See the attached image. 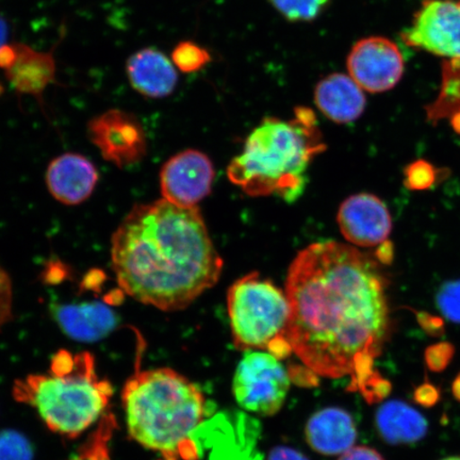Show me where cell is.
<instances>
[{
  "mask_svg": "<svg viewBox=\"0 0 460 460\" xmlns=\"http://www.w3.org/2000/svg\"><path fill=\"white\" fill-rule=\"evenodd\" d=\"M285 292L292 354L316 376L349 377L369 404L386 398L391 384L376 369L390 325L377 261L348 244L316 243L290 264Z\"/></svg>",
  "mask_w": 460,
  "mask_h": 460,
  "instance_id": "obj_1",
  "label": "cell"
},
{
  "mask_svg": "<svg viewBox=\"0 0 460 460\" xmlns=\"http://www.w3.org/2000/svg\"><path fill=\"white\" fill-rule=\"evenodd\" d=\"M111 261L126 295L163 312L189 307L223 270L198 207L164 199L132 207L112 234Z\"/></svg>",
  "mask_w": 460,
  "mask_h": 460,
  "instance_id": "obj_2",
  "label": "cell"
},
{
  "mask_svg": "<svg viewBox=\"0 0 460 460\" xmlns=\"http://www.w3.org/2000/svg\"><path fill=\"white\" fill-rule=\"evenodd\" d=\"M129 436L164 460H198L194 438L203 425L206 402L201 391L168 367L137 371L122 394Z\"/></svg>",
  "mask_w": 460,
  "mask_h": 460,
  "instance_id": "obj_3",
  "label": "cell"
},
{
  "mask_svg": "<svg viewBox=\"0 0 460 460\" xmlns=\"http://www.w3.org/2000/svg\"><path fill=\"white\" fill-rule=\"evenodd\" d=\"M325 148L314 111L300 107L295 119L267 118L252 131L228 165V180L250 197L276 195L292 203L306 187L310 163Z\"/></svg>",
  "mask_w": 460,
  "mask_h": 460,
  "instance_id": "obj_4",
  "label": "cell"
},
{
  "mask_svg": "<svg viewBox=\"0 0 460 460\" xmlns=\"http://www.w3.org/2000/svg\"><path fill=\"white\" fill-rule=\"evenodd\" d=\"M111 384L100 377L90 353L61 349L48 373L34 374L14 384L17 402L31 406L56 434L76 438L90 429L111 402Z\"/></svg>",
  "mask_w": 460,
  "mask_h": 460,
  "instance_id": "obj_5",
  "label": "cell"
},
{
  "mask_svg": "<svg viewBox=\"0 0 460 460\" xmlns=\"http://www.w3.org/2000/svg\"><path fill=\"white\" fill-rule=\"evenodd\" d=\"M227 309L235 348L267 350L279 359L292 354L289 301L272 281L257 272L243 276L229 288Z\"/></svg>",
  "mask_w": 460,
  "mask_h": 460,
  "instance_id": "obj_6",
  "label": "cell"
},
{
  "mask_svg": "<svg viewBox=\"0 0 460 460\" xmlns=\"http://www.w3.org/2000/svg\"><path fill=\"white\" fill-rule=\"evenodd\" d=\"M290 383V374L280 359L268 352L250 350L235 370L233 391L241 408L269 417L283 407Z\"/></svg>",
  "mask_w": 460,
  "mask_h": 460,
  "instance_id": "obj_7",
  "label": "cell"
},
{
  "mask_svg": "<svg viewBox=\"0 0 460 460\" xmlns=\"http://www.w3.org/2000/svg\"><path fill=\"white\" fill-rule=\"evenodd\" d=\"M88 137L103 159L119 169L141 163L147 153L146 130L135 114L109 111L88 123Z\"/></svg>",
  "mask_w": 460,
  "mask_h": 460,
  "instance_id": "obj_8",
  "label": "cell"
},
{
  "mask_svg": "<svg viewBox=\"0 0 460 460\" xmlns=\"http://www.w3.org/2000/svg\"><path fill=\"white\" fill-rule=\"evenodd\" d=\"M401 37L411 48L460 60V0H424Z\"/></svg>",
  "mask_w": 460,
  "mask_h": 460,
  "instance_id": "obj_9",
  "label": "cell"
},
{
  "mask_svg": "<svg viewBox=\"0 0 460 460\" xmlns=\"http://www.w3.org/2000/svg\"><path fill=\"white\" fill-rule=\"evenodd\" d=\"M347 66L349 76L370 93L393 89L404 72V59L398 45L383 37L360 40L350 50Z\"/></svg>",
  "mask_w": 460,
  "mask_h": 460,
  "instance_id": "obj_10",
  "label": "cell"
},
{
  "mask_svg": "<svg viewBox=\"0 0 460 460\" xmlns=\"http://www.w3.org/2000/svg\"><path fill=\"white\" fill-rule=\"evenodd\" d=\"M216 171L206 154L186 149L170 158L160 172L163 199L170 203L193 208L208 197Z\"/></svg>",
  "mask_w": 460,
  "mask_h": 460,
  "instance_id": "obj_11",
  "label": "cell"
},
{
  "mask_svg": "<svg viewBox=\"0 0 460 460\" xmlns=\"http://www.w3.org/2000/svg\"><path fill=\"white\" fill-rule=\"evenodd\" d=\"M337 222L345 239L356 246H379L388 241L393 218L381 199L370 193L352 195L339 208Z\"/></svg>",
  "mask_w": 460,
  "mask_h": 460,
  "instance_id": "obj_12",
  "label": "cell"
},
{
  "mask_svg": "<svg viewBox=\"0 0 460 460\" xmlns=\"http://www.w3.org/2000/svg\"><path fill=\"white\" fill-rule=\"evenodd\" d=\"M99 178L96 166L83 155L75 153L51 160L45 176L51 197L66 206H77L89 199Z\"/></svg>",
  "mask_w": 460,
  "mask_h": 460,
  "instance_id": "obj_13",
  "label": "cell"
},
{
  "mask_svg": "<svg viewBox=\"0 0 460 460\" xmlns=\"http://www.w3.org/2000/svg\"><path fill=\"white\" fill-rule=\"evenodd\" d=\"M51 314L61 331L80 342L100 341L119 325L118 314L101 302L53 305Z\"/></svg>",
  "mask_w": 460,
  "mask_h": 460,
  "instance_id": "obj_14",
  "label": "cell"
},
{
  "mask_svg": "<svg viewBox=\"0 0 460 460\" xmlns=\"http://www.w3.org/2000/svg\"><path fill=\"white\" fill-rule=\"evenodd\" d=\"M126 72L132 88L151 99L169 96L178 82L174 63L153 48L141 49L132 55L126 66Z\"/></svg>",
  "mask_w": 460,
  "mask_h": 460,
  "instance_id": "obj_15",
  "label": "cell"
},
{
  "mask_svg": "<svg viewBox=\"0 0 460 460\" xmlns=\"http://www.w3.org/2000/svg\"><path fill=\"white\" fill-rule=\"evenodd\" d=\"M306 439L313 450L324 456H342L358 439L352 416L341 408L329 407L308 420Z\"/></svg>",
  "mask_w": 460,
  "mask_h": 460,
  "instance_id": "obj_16",
  "label": "cell"
},
{
  "mask_svg": "<svg viewBox=\"0 0 460 460\" xmlns=\"http://www.w3.org/2000/svg\"><path fill=\"white\" fill-rule=\"evenodd\" d=\"M314 101L327 119L339 124L354 122L364 113L366 96L355 80L344 74H332L316 85Z\"/></svg>",
  "mask_w": 460,
  "mask_h": 460,
  "instance_id": "obj_17",
  "label": "cell"
},
{
  "mask_svg": "<svg viewBox=\"0 0 460 460\" xmlns=\"http://www.w3.org/2000/svg\"><path fill=\"white\" fill-rule=\"evenodd\" d=\"M15 59L5 70L11 84L22 94L40 97L54 83L56 66L51 53H40L24 44H14Z\"/></svg>",
  "mask_w": 460,
  "mask_h": 460,
  "instance_id": "obj_18",
  "label": "cell"
},
{
  "mask_svg": "<svg viewBox=\"0 0 460 460\" xmlns=\"http://www.w3.org/2000/svg\"><path fill=\"white\" fill-rule=\"evenodd\" d=\"M376 429L390 445H411L428 433L427 419L407 402L394 400L384 402L376 412Z\"/></svg>",
  "mask_w": 460,
  "mask_h": 460,
  "instance_id": "obj_19",
  "label": "cell"
},
{
  "mask_svg": "<svg viewBox=\"0 0 460 460\" xmlns=\"http://www.w3.org/2000/svg\"><path fill=\"white\" fill-rule=\"evenodd\" d=\"M274 8L292 22H309L318 17L330 0H270Z\"/></svg>",
  "mask_w": 460,
  "mask_h": 460,
  "instance_id": "obj_20",
  "label": "cell"
},
{
  "mask_svg": "<svg viewBox=\"0 0 460 460\" xmlns=\"http://www.w3.org/2000/svg\"><path fill=\"white\" fill-rule=\"evenodd\" d=\"M210 61L208 51L191 41L177 44L172 53V62L182 73L198 72Z\"/></svg>",
  "mask_w": 460,
  "mask_h": 460,
  "instance_id": "obj_21",
  "label": "cell"
},
{
  "mask_svg": "<svg viewBox=\"0 0 460 460\" xmlns=\"http://www.w3.org/2000/svg\"><path fill=\"white\" fill-rule=\"evenodd\" d=\"M0 460H33L31 441L13 429L0 431Z\"/></svg>",
  "mask_w": 460,
  "mask_h": 460,
  "instance_id": "obj_22",
  "label": "cell"
},
{
  "mask_svg": "<svg viewBox=\"0 0 460 460\" xmlns=\"http://www.w3.org/2000/svg\"><path fill=\"white\" fill-rule=\"evenodd\" d=\"M439 170L427 160H417L404 170V185L412 191H424L436 185Z\"/></svg>",
  "mask_w": 460,
  "mask_h": 460,
  "instance_id": "obj_23",
  "label": "cell"
},
{
  "mask_svg": "<svg viewBox=\"0 0 460 460\" xmlns=\"http://www.w3.org/2000/svg\"><path fill=\"white\" fill-rule=\"evenodd\" d=\"M436 304L445 318L460 324V280L442 285L437 293Z\"/></svg>",
  "mask_w": 460,
  "mask_h": 460,
  "instance_id": "obj_24",
  "label": "cell"
},
{
  "mask_svg": "<svg viewBox=\"0 0 460 460\" xmlns=\"http://www.w3.org/2000/svg\"><path fill=\"white\" fill-rule=\"evenodd\" d=\"M13 319V285L7 271L0 266V330Z\"/></svg>",
  "mask_w": 460,
  "mask_h": 460,
  "instance_id": "obj_25",
  "label": "cell"
},
{
  "mask_svg": "<svg viewBox=\"0 0 460 460\" xmlns=\"http://www.w3.org/2000/svg\"><path fill=\"white\" fill-rule=\"evenodd\" d=\"M454 355V347L448 342H440L430 345L425 350V362L429 369L433 372H441L450 364Z\"/></svg>",
  "mask_w": 460,
  "mask_h": 460,
  "instance_id": "obj_26",
  "label": "cell"
},
{
  "mask_svg": "<svg viewBox=\"0 0 460 460\" xmlns=\"http://www.w3.org/2000/svg\"><path fill=\"white\" fill-rule=\"evenodd\" d=\"M113 427L112 418H107L106 421L101 425L93 442H92L90 447L86 450L85 456L88 460H111V458H109L107 444L109 438H111Z\"/></svg>",
  "mask_w": 460,
  "mask_h": 460,
  "instance_id": "obj_27",
  "label": "cell"
},
{
  "mask_svg": "<svg viewBox=\"0 0 460 460\" xmlns=\"http://www.w3.org/2000/svg\"><path fill=\"white\" fill-rule=\"evenodd\" d=\"M415 400L423 407H433L440 399L439 390L433 384L425 383L415 391Z\"/></svg>",
  "mask_w": 460,
  "mask_h": 460,
  "instance_id": "obj_28",
  "label": "cell"
},
{
  "mask_svg": "<svg viewBox=\"0 0 460 460\" xmlns=\"http://www.w3.org/2000/svg\"><path fill=\"white\" fill-rule=\"evenodd\" d=\"M417 319L419 324L423 327V330L430 336L439 337L445 332V324L442 319L438 316H434L428 313H418Z\"/></svg>",
  "mask_w": 460,
  "mask_h": 460,
  "instance_id": "obj_29",
  "label": "cell"
},
{
  "mask_svg": "<svg viewBox=\"0 0 460 460\" xmlns=\"http://www.w3.org/2000/svg\"><path fill=\"white\" fill-rule=\"evenodd\" d=\"M338 460H385L381 454L369 447H353Z\"/></svg>",
  "mask_w": 460,
  "mask_h": 460,
  "instance_id": "obj_30",
  "label": "cell"
},
{
  "mask_svg": "<svg viewBox=\"0 0 460 460\" xmlns=\"http://www.w3.org/2000/svg\"><path fill=\"white\" fill-rule=\"evenodd\" d=\"M267 460H309L303 453L288 447H276Z\"/></svg>",
  "mask_w": 460,
  "mask_h": 460,
  "instance_id": "obj_31",
  "label": "cell"
},
{
  "mask_svg": "<svg viewBox=\"0 0 460 460\" xmlns=\"http://www.w3.org/2000/svg\"><path fill=\"white\" fill-rule=\"evenodd\" d=\"M376 255L378 261H381L383 263L391 262L394 256L393 244H391L389 241H386L384 244L379 245Z\"/></svg>",
  "mask_w": 460,
  "mask_h": 460,
  "instance_id": "obj_32",
  "label": "cell"
},
{
  "mask_svg": "<svg viewBox=\"0 0 460 460\" xmlns=\"http://www.w3.org/2000/svg\"><path fill=\"white\" fill-rule=\"evenodd\" d=\"M9 33V29L7 22L3 19L2 16H0V48L5 44V41H7Z\"/></svg>",
  "mask_w": 460,
  "mask_h": 460,
  "instance_id": "obj_33",
  "label": "cell"
},
{
  "mask_svg": "<svg viewBox=\"0 0 460 460\" xmlns=\"http://www.w3.org/2000/svg\"><path fill=\"white\" fill-rule=\"evenodd\" d=\"M452 391L454 396L460 402V373L452 385Z\"/></svg>",
  "mask_w": 460,
  "mask_h": 460,
  "instance_id": "obj_34",
  "label": "cell"
},
{
  "mask_svg": "<svg viewBox=\"0 0 460 460\" xmlns=\"http://www.w3.org/2000/svg\"><path fill=\"white\" fill-rule=\"evenodd\" d=\"M454 128H456L460 134V113L456 115L453 119Z\"/></svg>",
  "mask_w": 460,
  "mask_h": 460,
  "instance_id": "obj_35",
  "label": "cell"
},
{
  "mask_svg": "<svg viewBox=\"0 0 460 460\" xmlns=\"http://www.w3.org/2000/svg\"><path fill=\"white\" fill-rule=\"evenodd\" d=\"M442 460H460V456H453V457H448V458L442 459Z\"/></svg>",
  "mask_w": 460,
  "mask_h": 460,
  "instance_id": "obj_36",
  "label": "cell"
}]
</instances>
